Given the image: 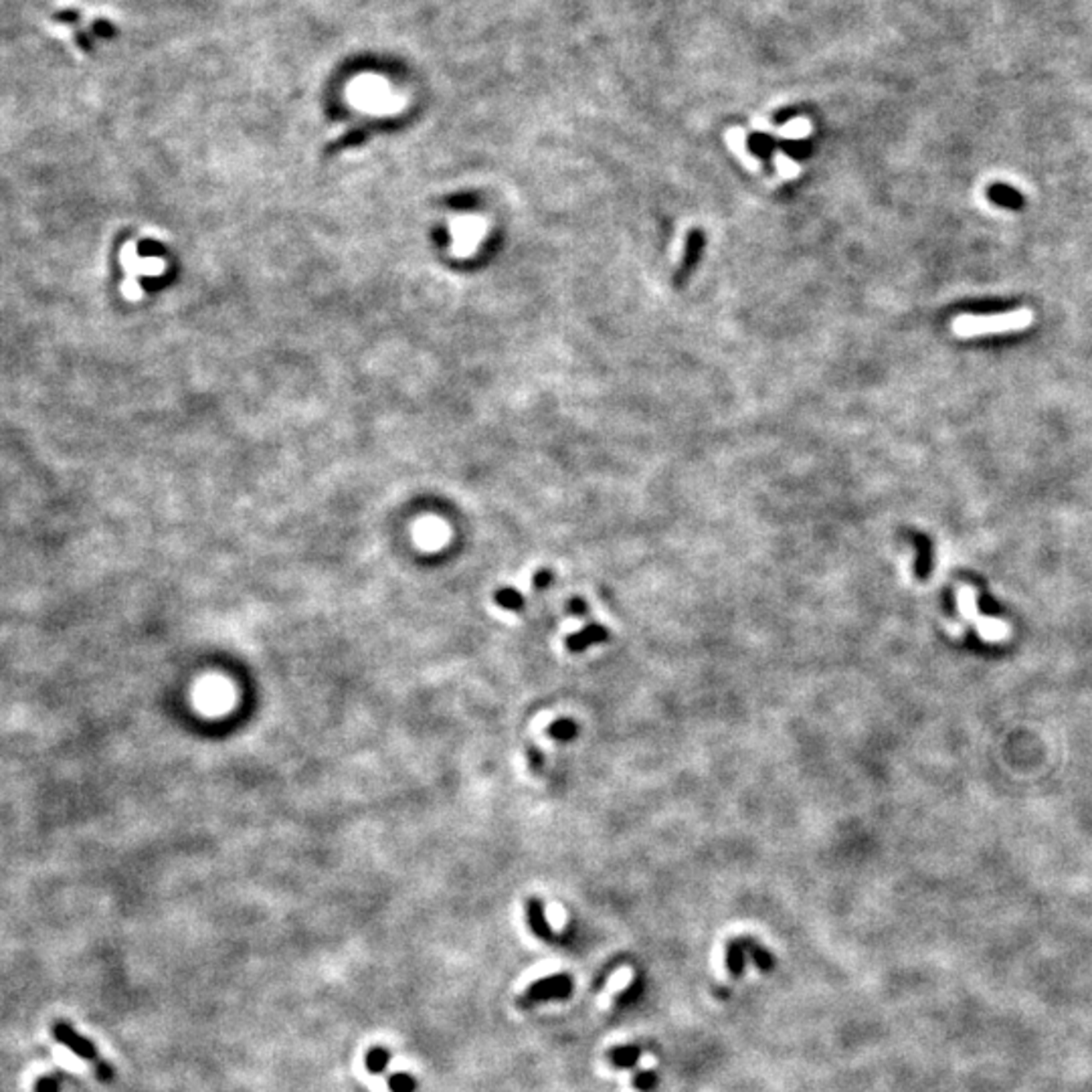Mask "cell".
<instances>
[{
  "label": "cell",
  "instance_id": "13",
  "mask_svg": "<svg viewBox=\"0 0 1092 1092\" xmlns=\"http://www.w3.org/2000/svg\"><path fill=\"white\" fill-rule=\"evenodd\" d=\"M548 736L555 740H560V743H568V740L575 739L579 735V726L573 718H559V721L552 722L550 726L546 728Z\"/></svg>",
  "mask_w": 1092,
  "mask_h": 1092
},
{
  "label": "cell",
  "instance_id": "17",
  "mask_svg": "<svg viewBox=\"0 0 1092 1092\" xmlns=\"http://www.w3.org/2000/svg\"><path fill=\"white\" fill-rule=\"evenodd\" d=\"M916 546H919V550H920L919 552L920 559H919V564H916V573H919L920 577H924V573H927L928 567H931V559H928V556H931V546H928V541L924 537H916Z\"/></svg>",
  "mask_w": 1092,
  "mask_h": 1092
},
{
  "label": "cell",
  "instance_id": "16",
  "mask_svg": "<svg viewBox=\"0 0 1092 1092\" xmlns=\"http://www.w3.org/2000/svg\"><path fill=\"white\" fill-rule=\"evenodd\" d=\"M702 243H704L702 235L698 233V231H694V233L690 235V239H688V245H686L688 254H686V261H684V269H686V272H688V269H692V265L696 263L698 255H700V249H702Z\"/></svg>",
  "mask_w": 1092,
  "mask_h": 1092
},
{
  "label": "cell",
  "instance_id": "18",
  "mask_svg": "<svg viewBox=\"0 0 1092 1092\" xmlns=\"http://www.w3.org/2000/svg\"><path fill=\"white\" fill-rule=\"evenodd\" d=\"M555 581V575H552L550 568H541V571L534 573L533 577V586L537 591H545L546 586H550V582Z\"/></svg>",
  "mask_w": 1092,
  "mask_h": 1092
},
{
  "label": "cell",
  "instance_id": "7",
  "mask_svg": "<svg viewBox=\"0 0 1092 1092\" xmlns=\"http://www.w3.org/2000/svg\"><path fill=\"white\" fill-rule=\"evenodd\" d=\"M607 1062L609 1066L618 1070H629L640 1062L641 1058V1048L636 1046V1044H627V1046H615L607 1050Z\"/></svg>",
  "mask_w": 1092,
  "mask_h": 1092
},
{
  "label": "cell",
  "instance_id": "11",
  "mask_svg": "<svg viewBox=\"0 0 1092 1092\" xmlns=\"http://www.w3.org/2000/svg\"><path fill=\"white\" fill-rule=\"evenodd\" d=\"M494 603L498 607H502L504 611H512V613H520L526 605L524 595H522L518 589H514V586H500V589H496Z\"/></svg>",
  "mask_w": 1092,
  "mask_h": 1092
},
{
  "label": "cell",
  "instance_id": "20",
  "mask_svg": "<svg viewBox=\"0 0 1092 1092\" xmlns=\"http://www.w3.org/2000/svg\"><path fill=\"white\" fill-rule=\"evenodd\" d=\"M528 757H530V763H533L534 769H541L542 763H545V759H542V753L538 751V748H534V747L530 748Z\"/></svg>",
  "mask_w": 1092,
  "mask_h": 1092
},
{
  "label": "cell",
  "instance_id": "3",
  "mask_svg": "<svg viewBox=\"0 0 1092 1092\" xmlns=\"http://www.w3.org/2000/svg\"><path fill=\"white\" fill-rule=\"evenodd\" d=\"M575 991V982L568 973H555V975H546V977L538 979L534 982L530 987H526V991L522 993L518 1004L522 1008H530L534 1004H545V1001H555V1000H567L571 997V993Z\"/></svg>",
  "mask_w": 1092,
  "mask_h": 1092
},
{
  "label": "cell",
  "instance_id": "9",
  "mask_svg": "<svg viewBox=\"0 0 1092 1092\" xmlns=\"http://www.w3.org/2000/svg\"><path fill=\"white\" fill-rule=\"evenodd\" d=\"M987 195H989V199L993 200V203L1001 204V207L1013 209V211H1018V209L1023 207V196L1019 195L1016 188L1008 186V184H991V186H989V191H987Z\"/></svg>",
  "mask_w": 1092,
  "mask_h": 1092
},
{
  "label": "cell",
  "instance_id": "19",
  "mask_svg": "<svg viewBox=\"0 0 1092 1092\" xmlns=\"http://www.w3.org/2000/svg\"><path fill=\"white\" fill-rule=\"evenodd\" d=\"M567 609H568V613H571V615H577V618H582V615H586V611H589V607H586V603L582 601L581 597H575V599H571V601H568V607H567Z\"/></svg>",
  "mask_w": 1092,
  "mask_h": 1092
},
{
  "label": "cell",
  "instance_id": "15",
  "mask_svg": "<svg viewBox=\"0 0 1092 1092\" xmlns=\"http://www.w3.org/2000/svg\"><path fill=\"white\" fill-rule=\"evenodd\" d=\"M387 1086L391 1092H415L417 1090V1081L409 1072H393L387 1078Z\"/></svg>",
  "mask_w": 1092,
  "mask_h": 1092
},
{
  "label": "cell",
  "instance_id": "14",
  "mask_svg": "<svg viewBox=\"0 0 1092 1092\" xmlns=\"http://www.w3.org/2000/svg\"><path fill=\"white\" fill-rule=\"evenodd\" d=\"M631 1085L637 1092H654L659 1085V1074L655 1070H637L631 1076Z\"/></svg>",
  "mask_w": 1092,
  "mask_h": 1092
},
{
  "label": "cell",
  "instance_id": "2",
  "mask_svg": "<svg viewBox=\"0 0 1092 1092\" xmlns=\"http://www.w3.org/2000/svg\"><path fill=\"white\" fill-rule=\"evenodd\" d=\"M51 1031H53L55 1040H59V1042H61V1044H65V1046L70 1048V1050L75 1052L77 1056L83 1058L85 1062H89V1064H92L93 1068H96L97 1078H100L101 1082H111V1081H114V1076H115L114 1068H111V1066L108 1064V1062L101 1060V1056L97 1054L96 1046H93V1044L89 1042V1040H85L83 1036L77 1034V1031L73 1030V1027L70 1026V1023H65V1022H55L53 1026H51Z\"/></svg>",
  "mask_w": 1092,
  "mask_h": 1092
},
{
  "label": "cell",
  "instance_id": "6",
  "mask_svg": "<svg viewBox=\"0 0 1092 1092\" xmlns=\"http://www.w3.org/2000/svg\"><path fill=\"white\" fill-rule=\"evenodd\" d=\"M526 920H528V927L533 931L534 937H538L541 941H552L555 939V932H552L550 923L546 919V910L545 905L538 897H530L526 901Z\"/></svg>",
  "mask_w": 1092,
  "mask_h": 1092
},
{
  "label": "cell",
  "instance_id": "1",
  "mask_svg": "<svg viewBox=\"0 0 1092 1092\" xmlns=\"http://www.w3.org/2000/svg\"><path fill=\"white\" fill-rule=\"evenodd\" d=\"M1031 324L1030 310L1001 312V314H967L959 316L953 322L955 334L959 336H985V334H1001L1009 330H1022Z\"/></svg>",
  "mask_w": 1092,
  "mask_h": 1092
},
{
  "label": "cell",
  "instance_id": "8",
  "mask_svg": "<svg viewBox=\"0 0 1092 1092\" xmlns=\"http://www.w3.org/2000/svg\"><path fill=\"white\" fill-rule=\"evenodd\" d=\"M743 943H744V949H747V953L751 955V959H753V963H755L757 969L765 971V973H769V971L775 969V955L771 953L766 946L761 945L757 939H751V937H743Z\"/></svg>",
  "mask_w": 1092,
  "mask_h": 1092
},
{
  "label": "cell",
  "instance_id": "5",
  "mask_svg": "<svg viewBox=\"0 0 1092 1092\" xmlns=\"http://www.w3.org/2000/svg\"><path fill=\"white\" fill-rule=\"evenodd\" d=\"M609 636H611V633H609V629L605 627V625L589 623V625H585L581 631L571 633V636L567 637V641H564V645H567V649L571 654H581V652H585L586 648H591V645H597V644H603V641H607V640H609Z\"/></svg>",
  "mask_w": 1092,
  "mask_h": 1092
},
{
  "label": "cell",
  "instance_id": "12",
  "mask_svg": "<svg viewBox=\"0 0 1092 1092\" xmlns=\"http://www.w3.org/2000/svg\"><path fill=\"white\" fill-rule=\"evenodd\" d=\"M389 1062H391V1052L383 1046H372L371 1050L364 1054V1066L371 1074H380L387 1070Z\"/></svg>",
  "mask_w": 1092,
  "mask_h": 1092
},
{
  "label": "cell",
  "instance_id": "10",
  "mask_svg": "<svg viewBox=\"0 0 1092 1092\" xmlns=\"http://www.w3.org/2000/svg\"><path fill=\"white\" fill-rule=\"evenodd\" d=\"M744 949L743 939H730L726 943V969L735 979H740L744 973Z\"/></svg>",
  "mask_w": 1092,
  "mask_h": 1092
},
{
  "label": "cell",
  "instance_id": "4",
  "mask_svg": "<svg viewBox=\"0 0 1092 1092\" xmlns=\"http://www.w3.org/2000/svg\"><path fill=\"white\" fill-rule=\"evenodd\" d=\"M959 603H961V613L965 615V618L973 619L979 631H982L987 640H1001V637L1008 633V627H1005L1004 623H1000V621H993L983 618V615H977L973 603V593H971V589H967V586L965 589H961V593H959Z\"/></svg>",
  "mask_w": 1092,
  "mask_h": 1092
}]
</instances>
